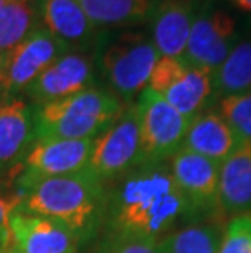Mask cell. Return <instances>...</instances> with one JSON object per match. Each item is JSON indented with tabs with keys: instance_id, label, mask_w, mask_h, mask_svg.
I'll return each instance as SVG.
<instances>
[{
	"instance_id": "3957f363",
	"label": "cell",
	"mask_w": 251,
	"mask_h": 253,
	"mask_svg": "<svg viewBox=\"0 0 251 253\" xmlns=\"http://www.w3.org/2000/svg\"><path fill=\"white\" fill-rule=\"evenodd\" d=\"M124 103L105 87H90L67 98L35 106L36 141L98 139L113 126Z\"/></svg>"
},
{
	"instance_id": "5b68a950",
	"label": "cell",
	"mask_w": 251,
	"mask_h": 253,
	"mask_svg": "<svg viewBox=\"0 0 251 253\" xmlns=\"http://www.w3.org/2000/svg\"><path fill=\"white\" fill-rule=\"evenodd\" d=\"M148 88L183 115L189 123L215 103L214 72L191 66L183 59L160 57L155 66Z\"/></svg>"
},
{
	"instance_id": "484cf974",
	"label": "cell",
	"mask_w": 251,
	"mask_h": 253,
	"mask_svg": "<svg viewBox=\"0 0 251 253\" xmlns=\"http://www.w3.org/2000/svg\"><path fill=\"white\" fill-rule=\"evenodd\" d=\"M21 198L20 196H2L0 195V245L8 242V220L10 214L20 206Z\"/></svg>"
},
{
	"instance_id": "44dd1931",
	"label": "cell",
	"mask_w": 251,
	"mask_h": 253,
	"mask_svg": "<svg viewBox=\"0 0 251 253\" xmlns=\"http://www.w3.org/2000/svg\"><path fill=\"white\" fill-rule=\"evenodd\" d=\"M35 0H3L0 7V56H5L38 28Z\"/></svg>"
},
{
	"instance_id": "4fadbf2b",
	"label": "cell",
	"mask_w": 251,
	"mask_h": 253,
	"mask_svg": "<svg viewBox=\"0 0 251 253\" xmlns=\"http://www.w3.org/2000/svg\"><path fill=\"white\" fill-rule=\"evenodd\" d=\"M42 28L57 38L69 51L97 52L106 31L95 28L78 0H35Z\"/></svg>"
},
{
	"instance_id": "f546056e",
	"label": "cell",
	"mask_w": 251,
	"mask_h": 253,
	"mask_svg": "<svg viewBox=\"0 0 251 253\" xmlns=\"http://www.w3.org/2000/svg\"><path fill=\"white\" fill-rule=\"evenodd\" d=\"M0 253H8V252H7V245H5V244L0 245Z\"/></svg>"
},
{
	"instance_id": "d6986e66",
	"label": "cell",
	"mask_w": 251,
	"mask_h": 253,
	"mask_svg": "<svg viewBox=\"0 0 251 253\" xmlns=\"http://www.w3.org/2000/svg\"><path fill=\"white\" fill-rule=\"evenodd\" d=\"M95 28L111 33L148 23L157 0H78Z\"/></svg>"
},
{
	"instance_id": "4316f807",
	"label": "cell",
	"mask_w": 251,
	"mask_h": 253,
	"mask_svg": "<svg viewBox=\"0 0 251 253\" xmlns=\"http://www.w3.org/2000/svg\"><path fill=\"white\" fill-rule=\"evenodd\" d=\"M233 8L240 10L242 13L251 15V0H227Z\"/></svg>"
},
{
	"instance_id": "9c48e42d",
	"label": "cell",
	"mask_w": 251,
	"mask_h": 253,
	"mask_svg": "<svg viewBox=\"0 0 251 253\" xmlns=\"http://www.w3.org/2000/svg\"><path fill=\"white\" fill-rule=\"evenodd\" d=\"M173 180L188 201L191 222H223L218 199L220 164L181 149L168 160Z\"/></svg>"
},
{
	"instance_id": "52a82bcc",
	"label": "cell",
	"mask_w": 251,
	"mask_h": 253,
	"mask_svg": "<svg viewBox=\"0 0 251 253\" xmlns=\"http://www.w3.org/2000/svg\"><path fill=\"white\" fill-rule=\"evenodd\" d=\"M238 42V23L218 0H202L191 26L183 61L215 71Z\"/></svg>"
},
{
	"instance_id": "6da1fadb",
	"label": "cell",
	"mask_w": 251,
	"mask_h": 253,
	"mask_svg": "<svg viewBox=\"0 0 251 253\" xmlns=\"http://www.w3.org/2000/svg\"><path fill=\"white\" fill-rule=\"evenodd\" d=\"M186 222H191V211L168 162L141 164L106 188L103 244L163 240Z\"/></svg>"
},
{
	"instance_id": "d4e9b609",
	"label": "cell",
	"mask_w": 251,
	"mask_h": 253,
	"mask_svg": "<svg viewBox=\"0 0 251 253\" xmlns=\"http://www.w3.org/2000/svg\"><path fill=\"white\" fill-rule=\"evenodd\" d=\"M101 253H165L163 240H121L103 244Z\"/></svg>"
},
{
	"instance_id": "8992f818",
	"label": "cell",
	"mask_w": 251,
	"mask_h": 253,
	"mask_svg": "<svg viewBox=\"0 0 251 253\" xmlns=\"http://www.w3.org/2000/svg\"><path fill=\"white\" fill-rule=\"evenodd\" d=\"M141 125L142 164L168 162L183 149L189 121L152 88L136 100Z\"/></svg>"
},
{
	"instance_id": "7c38bea8",
	"label": "cell",
	"mask_w": 251,
	"mask_h": 253,
	"mask_svg": "<svg viewBox=\"0 0 251 253\" xmlns=\"http://www.w3.org/2000/svg\"><path fill=\"white\" fill-rule=\"evenodd\" d=\"M97 80V52L71 51L35 79L25 93L33 106H42L95 87Z\"/></svg>"
},
{
	"instance_id": "ba28073f",
	"label": "cell",
	"mask_w": 251,
	"mask_h": 253,
	"mask_svg": "<svg viewBox=\"0 0 251 253\" xmlns=\"http://www.w3.org/2000/svg\"><path fill=\"white\" fill-rule=\"evenodd\" d=\"M141 164V125L134 101L124 105L113 126L95 141L88 169L108 185Z\"/></svg>"
},
{
	"instance_id": "5bb4252c",
	"label": "cell",
	"mask_w": 251,
	"mask_h": 253,
	"mask_svg": "<svg viewBox=\"0 0 251 253\" xmlns=\"http://www.w3.org/2000/svg\"><path fill=\"white\" fill-rule=\"evenodd\" d=\"M8 244L18 253H77L82 242L57 220L18 206L10 214Z\"/></svg>"
},
{
	"instance_id": "e0dca14e",
	"label": "cell",
	"mask_w": 251,
	"mask_h": 253,
	"mask_svg": "<svg viewBox=\"0 0 251 253\" xmlns=\"http://www.w3.org/2000/svg\"><path fill=\"white\" fill-rule=\"evenodd\" d=\"M218 199L223 217L251 214V144L242 141L220 164Z\"/></svg>"
},
{
	"instance_id": "f1b7e54d",
	"label": "cell",
	"mask_w": 251,
	"mask_h": 253,
	"mask_svg": "<svg viewBox=\"0 0 251 253\" xmlns=\"http://www.w3.org/2000/svg\"><path fill=\"white\" fill-rule=\"evenodd\" d=\"M0 87H2V56H0Z\"/></svg>"
},
{
	"instance_id": "ac0fdd59",
	"label": "cell",
	"mask_w": 251,
	"mask_h": 253,
	"mask_svg": "<svg viewBox=\"0 0 251 253\" xmlns=\"http://www.w3.org/2000/svg\"><path fill=\"white\" fill-rule=\"evenodd\" d=\"M240 137L215 108L201 113L189 123L183 149L222 164L240 145Z\"/></svg>"
},
{
	"instance_id": "83f0119b",
	"label": "cell",
	"mask_w": 251,
	"mask_h": 253,
	"mask_svg": "<svg viewBox=\"0 0 251 253\" xmlns=\"http://www.w3.org/2000/svg\"><path fill=\"white\" fill-rule=\"evenodd\" d=\"M5 245H7V252H8V253H18L17 250H15V249H13V247H12V245H10V244H8V242H7V244H5Z\"/></svg>"
},
{
	"instance_id": "2e32d148",
	"label": "cell",
	"mask_w": 251,
	"mask_h": 253,
	"mask_svg": "<svg viewBox=\"0 0 251 253\" xmlns=\"http://www.w3.org/2000/svg\"><path fill=\"white\" fill-rule=\"evenodd\" d=\"M202 0H157L150 23V38L162 57L183 59L191 26Z\"/></svg>"
},
{
	"instance_id": "7a4b0ae2",
	"label": "cell",
	"mask_w": 251,
	"mask_h": 253,
	"mask_svg": "<svg viewBox=\"0 0 251 253\" xmlns=\"http://www.w3.org/2000/svg\"><path fill=\"white\" fill-rule=\"evenodd\" d=\"M20 198L21 209L57 220L80 242L93 239L103 225L106 185L90 169L39 180Z\"/></svg>"
},
{
	"instance_id": "30bf717a",
	"label": "cell",
	"mask_w": 251,
	"mask_h": 253,
	"mask_svg": "<svg viewBox=\"0 0 251 253\" xmlns=\"http://www.w3.org/2000/svg\"><path fill=\"white\" fill-rule=\"evenodd\" d=\"M67 52L71 51L39 25L2 57V88L5 95L12 98L25 91L35 79Z\"/></svg>"
},
{
	"instance_id": "603a6c76",
	"label": "cell",
	"mask_w": 251,
	"mask_h": 253,
	"mask_svg": "<svg viewBox=\"0 0 251 253\" xmlns=\"http://www.w3.org/2000/svg\"><path fill=\"white\" fill-rule=\"evenodd\" d=\"M217 103V111L233 129L240 141L251 144V93L225 96Z\"/></svg>"
},
{
	"instance_id": "cb8c5ba5",
	"label": "cell",
	"mask_w": 251,
	"mask_h": 253,
	"mask_svg": "<svg viewBox=\"0 0 251 253\" xmlns=\"http://www.w3.org/2000/svg\"><path fill=\"white\" fill-rule=\"evenodd\" d=\"M218 253H251V214L230 219L223 229Z\"/></svg>"
},
{
	"instance_id": "9a60e30c",
	"label": "cell",
	"mask_w": 251,
	"mask_h": 253,
	"mask_svg": "<svg viewBox=\"0 0 251 253\" xmlns=\"http://www.w3.org/2000/svg\"><path fill=\"white\" fill-rule=\"evenodd\" d=\"M35 142V106L15 96L0 103V178L21 173Z\"/></svg>"
},
{
	"instance_id": "7402d4cb",
	"label": "cell",
	"mask_w": 251,
	"mask_h": 253,
	"mask_svg": "<svg viewBox=\"0 0 251 253\" xmlns=\"http://www.w3.org/2000/svg\"><path fill=\"white\" fill-rule=\"evenodd\" d=\"M223 229L217 220L183 225L163 239L165 253H218Z\"/></svg>"
},
{
	"instance_id": "8fae6325",
	"label": "cell",
	"mask_w": 251,
	"mask_h": 253,
	"mask_svg": "<svg viewBox=\"0 0 251 253\" xmlns=\"http://www.w3.org/2000/svg\"><path fill=\"white\" fill-rule=\"evenodd\" d=\"M97 139H52L36 141L26 155L21 173L18 175V188L25 191L33 183L78 173L87 170L92 160Z\"/></svg>"
},
{
	"instance_id": "277c9868",
	"label": "cell",
	"mask_w": 251,
	"mask_h": 253,
	"mask_svg": "<svg viewBox=\"0 0 251 253\" xmlns=\"http://www.w3.org/2000/svg\"><path fill=\"white\" fill-rule=\"evenodd\" d=\"M160 56L152 38L141 30H122L106 33L97 51L98 79L105 88L124 105L134 103L148 87Z\"/></svg>"
},
{
	"instance_id": "ffe728a7",
	"label": "cell",
	"mask_w": 251,
	"mask_h": 253,
	"mask_svg": "<svg viewBox=\"0 0 251 253\" xmlns=\"http://www.w3.org/2000/svg\"><path fill=\"white\" fill-rule=\"evenodd\" d=\"M215 100L251 93V38L238 41L227 59L214 71Z\"/></svg>"
},
{
	"instance_id": "4dcf8cb0",
	"label": "cell",
	"mask_w": 251,
	"mask_h": 253,
	"mask_svg": "<svg viewBox=\"0 0 251 253\" xmlns=\"http://www.w3.org/2000/svg\"><path fill=\"white\" fill-rule=\"evenodd\" d=\"M2 2H3V0H0V7H2Z\"/></svg>"
}]
</instances>
